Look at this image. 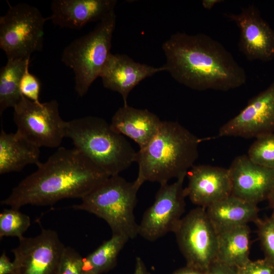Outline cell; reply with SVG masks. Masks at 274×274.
<instances>
[{
	"mask_svg": "<svg viewBox=\"0 0 274 274\" xmlns=\"http://www.w3.org/2000/svg\"><path fill=\"white\" fill-rule=\"evenodd\" d=\"M255 223L264 258L274 263V216L259 219Z\"/></svg>",
	"mask_w": 274,
	"mask_h": 274,
	"instance_id": "484cf974",
	"label": "cell"
},
{
	"mask_svg": "<svg viewBox=\"0 0 274 274\" xmlns=\"http://www.w3.org/2000/svg\"><path fill=\"white\" fill-rule=\"evenodd\" d=\"M132 274H150L143 260L140 257L136 258L134 270Z\"/></svg>",
	"mask_w": 274,
	"mask_h": 274,
	"instance_id": "d6a6232c",
	"label": "cell"
},
{
	"mask_svg": "<svg viewBox=\"0 0 274 274\" xmlns=\"http://www.w3.org/2000/svg\"><path fill=\"white\" fill-rule=\"evenodd\" d=\"M14 109L17 132L41 148H56L66 137L67 121L61 117L56 100L33 101L22 95Z\"/></svg>",
	"mask_w": 274,
	"mask_h": 274,
	"instance_id": "ba28073f",
	"label": "cell"
},
{
	"mask_svg": "<svg viewBox=\"0 0 274 274\" xmlns=\"http://www.w3.org/2000/svg\"><path fill=\"white\" fill-rule=\"evenodd\" d=\"M30 59L8 60L0 70V115L9 108H14L22 95L20 83Z\"/></svg>",
	"mask_w": 274,
	"mask_h": 274,
	"instance_id": "7402d4cb",
	"label": "cell"
},
{
	"mask_svg": "<svg viewBox=\"0 0 274 274\" xmlns=\"http://www.w3.org/2000/svg\"><path fill=\"white\" fill-rule=\"evenodd\" d=\"M83 257L74 249L65 247L56 274H84Z\"/></svg>",
	"mask_w": 274,
	"mask_h": 274,
	"instance_id": "4316f807",
	"label": "cell"
},
{
	"mask_svg": "<svg viewBox=\"0 0 274 274\" xmlns=\"http://www.w3.org/2000/svg\"><path fill=\"white\" fill-rule=\"evenodd\" d=\"M129 239L121 235L112 234L93 252L83 257L84 274H101L113 269L118 255Z\"/></svg>",
	"mask_w": 274,
	"mask_h": 274,
	"instance_id": "603a6c76",
	"label": "cell"
},
{
	"mask_svg": "<svg viewBox=\"0 0 274 274\" xmlns=\"http://www.w3.org/2000/svg\"><path fill=\"white\" fill-rule=\"evenodd\" d=\"M210 274H237L236 268L216 262L210 269Z\"/></svg>",
	"mask_w": 274,
	"mask_h": 274,
	"instance_id": "f546056e",
	"label": "cell"
},
{
	"mask_svg": "<svg viewBox=\"0 0 274 274\" xmlns=\"http://www.w3.org/2000/svg\"><path fill=\"white\" fill-rule=\"evenodd\" d=\"M66 137L110 176L119 175L135 161L137 151L102 118L88 116L67 121Z\"/></svg>",
	"mask_w": 274,
	"mask_h": 274,
	"instance_id": "277c9868",
	"label": "cell"
},
{
	"mask_svg": "<svg viewBox=\"0 0 274 274\" xmlns=\"http://www.w3.org/2000/svg\"><path fill=\"white\" fill-rule=\"evenodd\" d=\"M186 197L197 207L207 208L231 195L228 168L210 165H194L187 172Z\"/></svg>",
	"mask_w": 274,
	"mask_h": 274,
	"instance_id": "9a60e30c",
	"label": "cell"
},
{
	"mask_svg": "<svg viewBox=\"0 0 274 274\" xmlns=\"http://www.w3.org/2000/svg\"><path fill=\"white\" fill-rule=\"evenodd\" d=\"M250 229L248 225L217 233L216 262L236 268L250 259Z\"/></svg>",
	"mask_w": 274,
	"mask_h": 274,
	"instance_id": "44dd1931",
	"label": "cell"
},
{
	"mask_svg": "<svg viewBox=\"0 0 274 274\" xmlns=\"http://www.w3.org/2000/svg\"><path fill=\"white\" fill-rule=\"evenodd\" d=\"M267 200H268L269 206L272 210L271 215L274 216V187L270 192Z\"/></svg>",
	"mask_w": 274,
	"mask_h": 274,
	"instance_id": "e575fe53",
	"label": "cell"
},
{
	"mask_svg": "<svg viewBox=\"0 0 274 274\" xmlns=\"http://www.w3.org/2000/svg\"><path fill=\"white\" fill-rule=\"evenodd\" d=\"M40 148L17 131L7 133L2 128L0 132V174L19 172L30 164L38 166L41 163Z\"/></svg>",
	"mask_w": 274,
	"mask_h": 274,
	"instance_id": "ffe728a7",
	"label": "cell"
},
{
	"mask_svg": "<svg viewBox=\"0 0 274 274\" xmlns=\"http://www.w3.org/2000/svg\"><path fill=\"white\" fill-rule=\"evenodd\" d=\"M44 17L35 6L26 3L9 5L0 17V48L7 60L30 59L43 47Z\"/></svg>",
	"mask_w": 274,
	"mask_h": 274,
	"instance_id": "52a82bcc",
	"label": "cell"
},
{
	"mask_svg": "<svg viewBox=\"0 0 274 274\" xmlns=\"http://www.w3.org/2000/svg\"><path fill=\"white\" fill-rule=\"evenodd\" d=\"M255 139L248 150V157L257 165L274 169V132Z\"/></svg>",
	"mask_w": 274,
	"mask_h": 274,
	"instance_id": "d4e9b609",
	"label": "cell"
},
{
	"mask_svg": "<svg viewBox=\"0 0 274 274\" xmlns=\"http://www.w3.org/2000/svg\"><path fill=\"white\" fill-rule=\"evenodd\" d=\"M224 15L239 29L238 47L247 59L267 62L274 59V30L256 6L251 5L238 14Z\"/></svg>",
	"mask_w": 274,
	"mask_h": 274,
	"instance_id": "4fadbf2b",
	"label": "cell"
},
{
	"mask_svg": "<svg viewBox=\"0 0 274 274\" xmlns=\"http://www.w3.org/2000/svg\"><path fill=\"white\" fill-rule=\"evenodd\" d=\"M231 195L257 204L267 199L274 187V169L252 162L247 155H240L228 168Z\"/></svg>",
	"mask_w": 274,
	"mask_h": 274,
	"instance_id": "5bb4252c",
	"label": "cell"
},
{
	"mask_svg": "<svg viewBox=\"0 0 274 274\" xmlns=\"http://www.w3.org/2000/svg\"><path fill=\"white\" fill-rule=\"evenodd\" d=\"M162 48L166 71L189 88L226 91L246 83L244 68L223 45L207 35L178 32L163 43Z\"/></svg>",
	"mask_w": 274,
	"mask_h": 274,
	"instance_id": "6da1fadb",
	"label": "cell"
},
{
	"mask_svg": "<svg viewBox=\"0 0 274 274\" xmlns=\"http://www.w3.org/2000/svg\"><path fill=\"white\" fill-rule=\"evenodd\" d=\"M274 132V81L219 130V136L256 138Z\"/></svg>",
	"mask_w": 274,
	"mask_h": 274,
	"instance_id": "7c38bea8",
	"label": "cell"
},
{
	"mask_svg": "<svg viewBox=\"0 0 274 274\" xmlns=\"http://www.w3.org/2000/svg\"><path fill=\"white\" fill-rule=\"evenodd\" d=\"M208 216L217 233L255 223L259 218L257 204L232 195L206 208Z\"/></svg>",
	"mask_w": 274,
	"mask_h": 274,
	"instance_id": "d6986e66",
	"label": "cell"
},
{
	"mask_svg": "<svg viewBox=\"0 0 274 274\" xmlns=\"http://www.w3.org/2000/svg\"><path fill=\"white\" fill-rule=\"evenodd\" d=\"M141 186L136 180L130 182L119 175L111 176L81 199L80 203L72 208L104 220L112 234L133 239L139 235L134 209Z\"/></svg>",
	"mask_w": 274,
	"mask_h": 274,
	"instance_id": "5b68a950",
	"label": "cell"
},
{
	"mask_svg": "<svg viewBox=\"0 0 274 274\" xmlns=\"http://www.w3.org/2000/svg\"><path fill=\"white\" fill-rule=\"evenodd\" d=\"M186 265L209 270L216 262L217 233L206 208L197 207L181 220L174 232Z\"/></svg>",
	"mask_w": 274,
	"mask_h": 274,
	"instance_id": "9c48e42d",
	"label": "cell"
},
{
	"mask_svg": "<svg viewBox=\"0 0 274 274\" xmlns=\"http://www.w3.org/2000/svg\"><path fill=\"white\" fill-rule=\"evenodd\" d=\"M237 274H274V263L264 258L251 260L236 268Z\"/></svg>",
	"mask_w": 274,
	"mask_h": 274,
	"instance_id": "f1b7e54d",
	"label": "cell"
},
{
	"mask_svg": "<svg viewBox=\"0 0 274 274\" xmlns=\"http://www.w3.org/2000/svg\"><path fill=\"white\" fill-rule=\"evenodd\" d=\"M162 71H166L163 66L154 67L136 62L126 54L111 53L99 77L104 87L119 93L127 105L128 96L136 85Z\"/></svg>",
	"mask_w": 274,
	"mask_h": 274,
	"instance_id": "2e32d148",
	"label": "cell"
},
{
	"mask_svg": "<svg viewBox=\"0 0 274 274\" xmlns=\"http://www.w3.org/2000/svg\"><path fill=\"white\" fill-rule=\"evenodd\" d=\"M31 224L30 217L16 209H5L0 214V238L23 237Z\"/></svg>",
	"mask_w": 274,
	"mask_h": 274,
	"instance_id": "cb8c5ba5",
	"label": "cell"
},
{
	"mask_svg": "<svg viewBox=\"0 0 274 274\" xmlns=\"http://www.w3.org/2000/svg\"><path fill=\"white\" fill-rule=\"evenodd\" d=\"M27 67L20 83V91L22 95L35 102H39L41 89L39 79L29 73Z\"/></svg>",
	"mask_w": 274,
	"mask_h": 274,
	"instance_id": "83f0119b",
	"label": "cell"
},
{
	"mask_svg": "<svg viewBox=\"0 0 274 274\" xmlns=\"http://www.w3.org/2000/svg\"><path fill=\"white\" fill-rule=\"evenodd\" d=\"M162 121L147 109H137L127 105L117 110L110 124L114 131L129 138L141 149L155 136Z\"/></svg>",
	"mask_w": 274,
	"mask_h": 274,
	"instance_id": "ac0fdd59",
	"label": "cell"
},
{
	"mask_svg": "<svg viewBox=\"0 0 274 274\" xmlns=\"http://www.w3.org/2000/svg\"><path fill=\"white\" fill-rule=\"evenodd\" d=\"M172 274H210V270H201L186 265L177 269Z\"/></svg>",
	"mask_w": 274,
	"mask_h": 274,
	"instance_id": "1f68e13d",
	"label": "cell"
},
{
	"mask_svg": "<svg viewBox=\"0 0 274 274\" xmlns=\"http://www.w3.org/2000/svg\"><path fill=\"white\" fill-rule=\"evenodd\" d=\"M222 0H203L202 7L207 10L212 9L216 4L223 2Z\"/></svg>",
	"mask_w": 274,
	"mask_h": 274,
	"instance_id": "836d02e7",
	"label": "cell"
},
{
	"mask_svg": "<svg viewBox=\"0 0 274 274\" xmlns=\"http://www.w3.org/2000/svg\"><path fill=\"white\" fill-rule=\"evenodd\" d=\"M1 201L22 207L52 205L64 198L82 199L110 176L76 149L59 148Z\"/></svg>",
	"mask_w": 274,
	"mask_h": 274,
	"instance_id": "7a4b0ae2",
	"label": "cell"
},
{
	"mask_svg": "<svg viewBox=\"0 0 274 274\" xmlns=\"http://www.w3.org/2000/svg\"><path fill=\"white\" fill-rule=\"evenodd\" d=\"M15 268V265L10 261L5 252L0 257V274H12Z\"/></svg>",
	"mask_w": 274,
	"mask_h": 274,
	"instance_id": "4dcf8cb0",
	"label": "cell"
},
{
	"mask_svg": "<svg viewBox=\"0 0 274 274\" xmlns=\"http://www.w3.org/2000/svg\"><path fill=\"white\" fill-rule=\"evenodd\" d=\"M116 24L114 10L99 21L87 34L77 38L63 49L61 61L75 75V89L84 96L98 77L110 55Z\"/></svg>",
	"mask_w": 274,
	"mask_h": 274,
	"instance_id": "8992f818",
	"label": "cell"
},
{
	"mask_svg": "<svg viewBox=\"0 0 274 274\" xmlns=\"http://www.w3.org/2000/svg\"><path fill=\"white\" fill-rule=\"evenodd\" d=\"M117 3L116 0H54L48 18L61 28L79 29L89 22L100 21Z\"/></svg>",
	"mask_w": 274,
	"mask_h": 274,
	"instance_id": "e0dca14e",
	"label": "cell"
},
{
	"mask_svg": "<svg viewBox=\"0 0 274 274\" xmlns=\"http://www.w3.org/2000/svg\"><path fill=\"white\" fill-rule=\"evenodd\" d=\"M200 140L177 121H162L151 142L136 152V180L160 184L187 175L198 157Z\"/></svg>",
	"mask_w": 274,
	"mask_h": 274,
	"instance_id": "3957f363",
	"label": "cell"
},
{
	"mask_svg": "<svg viewBox=\"0 0 274 274\" xmlns=\"http://www.w3.org/2000/svg\"><path fill=\"white\" fill-rule=\"evenodd\" d=\"M186 176L173 183L160 184L154 203L145 212L139 224V235L153 242L175 232L185 210L183 183Z\"/></svg>",
	"mask_w": 274,
	"mask_h": 274,
	"instance_id": "30bf717a",
	"label": "cell"
},
{
	"mask_svg": "<svg viewBox=\"0 0 274 274\" xmlns=\"http://www.w3.org/2000/svg\"><path fill=\"white\" fill-rule=\"evenodd\" d=\"M12 250L15 268L12 274H56L66 247L57 232L42 229L31 237L19 239Z\"/></svg>",
	"mask_w": 274,
	"mask_h": 274,
	"instance_id": "8fae6325",
	"label": "cell"
}]
</instances>
